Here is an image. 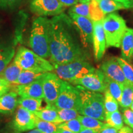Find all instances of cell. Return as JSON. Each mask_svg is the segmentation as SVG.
<instances>
[{"instance_id":"4fadbf2b","label":"cell","mask_w":133,"mask_h":133,"mask_svg":"<svg viewBox=\"0 0 133 133\" xmlns=\"http://www.w3.org/2000/svg\"><path fill=\"white\" fill-rule=\"evenodd\" d=\"M92 46L95 59L97 61H100L104 56L107 48L102 21L93 22Z\"/></svg>"},{"instance_id":"2e32d148","label":"cell","mask_w":133,"mask_h":133,"mask_svg":"<svg viewBox=\"0 0 133 133\" xmlns=\"http://www.w3.org/2000/svg\"><path fill=\"white\" fill-rule=\"evenodd\" d=\"M18 94L14 91H10L0 97V114L10 115L18 106Z\"/></svg>"},{"instance_id":"ffe728a7","label":"cell","mask_w":133,"mask_h":133,"mask_svg":"<svg viewBox=\"0 0 133 133\" xmlns=\"http://www.w3.org/2000/svg\"><path fill=\"white\" fill-rule=\"evenodd\" d=\"M23 69L13 61L4 69L0 76L9 82L11 84H15Z\"/></svg>"},{"instance_id":"d590c367","label":"cell","mask_w":133,"mask_h":133,"mask_svg":"<svg viewBox=\"0 0 133 133\" xmlns=\"http://www.w3.org/2000/svg\"><path fill=\"white\" fill-rule=\"evenodd\" d=\"M24 0H0V9H11L21 4Z\"/></svg>"},{"instance_id":"f546056e","label":"cell","mask_w":133,"mask_h":133,"mask_svg":"<svg viewBox=\"0 0 133 133\" xmlns=\"http://www.w3.org/2000/svg\"><path fill=\"white\" fill-rule=\"evenodd\" d=\"M115 59L120 65L126 80L133 84V66L123 58L117 57Z\"/></svg>"},{"instance_id":"f1b7e54d","label":"cell","mask_w":133,"mask_h":133,"mask_svg":"<svg viewBox=\"0 0 133 133\" xmlns=\"http://www.w3.org/2000/svg\"><path fill=\"white\" fill-rule=\"evenodd\" d=\"M104 104L105 114L118 110V102L106 89L104 92Z\"/></svg>"},{"instance_id":"7402d4cb","label":"cell","mask_w":133,"mask_h":133,"mask_svg":"<svg viewBox=\"0 0 133 133\" xmlns=\"http://www.w3.org/2000/svg\"><path fill=\"white\" fill-rule=\"evenodd\" d=\"M44 74L45 73H38L23 70L14 84L23 85V84H30L35 81L41 79L44 76Z\"/></svg>"},{"instance_id":"4dcf8cb0","label":"cell","mask_w":133,"mask_h":133,"mask_svg":"<svg viewBox=\"0 0 133 133\" xmlns=\"http://www.w3.org/2000/svg\"><path fill=\"white\" fill-rule=\"evenodd\" d=\"M56 110L61 123L76 119L79 115L77 110L74 109H59L56 107Z\"/></svg>"},{"instance_id":"5bb4252c","label":"cell","mask_w":133,"mask_h":133,"mask_svg":"<svg viewBox=\"0 0 133 133\" xmlns=\"http://www.w3.org/2000/svg\"><path fill=\"white\" fill-rule=\"evenodd\" d=\"M101 70L107 78L120 83L123 85L129 83L124 77L122 69L115 57L111 58L103 62L101 66Z\"/></svg>"},{"instance_id":"8d00e7d4","label":"cell","mask_w":133,"mask_h":133,"mask_svg":"<svg viewBox=\"0 0 133 133\" xmlns=\"http://www.w3.org/2000/svg\"><path fill=\"white\" fill-rule=\"evenodd\" d=\"M11 84H12L0 76V97L9 92L11 88Z\"/></svg>"},{"instance_id":"277c9868","label":"cell","mask_w":133,"mask_h":133,"mask_svg":"<svg viewBox=\"0 0 133 133\" xmlns=\"http://www.w3.org/2000/svg\"><path fill=\"white\" fill-rule=\"evenodd\" d=\"M14 61L25 70L38 73L51 72L54 70V66L50 61L24 46L18 48Z\"/></svg>"},{"instance_id":"7bdbcfd3","label":"cell","mask_w":133,"mask_h":133,"mask_svg":"<svg viewBox=\"0 0 133 133\" xmlns=\"http://www.w3.org/2000/svg\"><path fill=\"white\" fill-rule=\"evenodd\" d=\"M14 133H22V132H15ZM26 133H43V132H41V131H40L39 130H38V129L35 128V129H32V130H31V131H28V132H26Z\"/></svg>"},{"instance_id":"ba28073f","label":"cell","mask_w":133,"mask_h":133,"mask_svg":"<svg viewBox=\"0 0 133 133\" xmlns=\"http://www.w3.org/2000/svg\"><path fill=\"white\" fill-rule=\"evenodd\" d=\"M69 14L78 33L83 48L89 49L92 44L93 22L90 19L74 13L69 12Z\"/></svg>"},{"instance_id":"d6a6232c","label":"cell","mask_w":133,"mask_h":133,"mask_svg":"<svg viewBox=\"0 0 133 133\" xmlns=\"http://www.w3.org/2000/svg\"><path fill=\"white\" fill-rule=\"evenodd\" d=\"M58 128L65 129L74 133H79L84 128L78 118L61 123L58 124Z\"/></svg>"},{"instance_id":"f6af8a7d","label":"cell","mask_w":133,"mask_h":133,"mask_svg":"<svg viewBox=\"0 0 133 133\" xmlns=\"http://www.w3.org/2000/svg\"><path fill=\"white\" fill-rule=\"evenodd\" d=\"M79 3H87L90 1V0H78Z\"/></svg>"},{"instance_id":"8992f818","label":"cell","mask_w":133,"mask_h":133,"mask_svg":"<svg viewBox=\"0 0 133 133\" xmlns=\"http://www.w3.org/2000/svg\"><path fill=\"white\" fill-rule=\"evenodd\" d=\"M54 73L62 80L72 83L88 74H92L95 68L86 61H77L62 65H52Z\"/></svg>"},{"instance_id":"9a60e30c","label":"cell","mask_w":133,"mask_h":133,"mask_svg":"<svg viewBox=\"0 0 133 133\" xmlns=\"http://www.w3.org/2000/svg\"><path fill=\"white\" fill-rule=\"evenodd\" d=\"M14 91L20 97L44 99L41 79L30 84L17 85L14 87Z\"/></svg>"},{"instance_id":"bcb514c9","label":"cell","mask_w":133,"mask_h":133,"mask_svg":"<svg viewBox=\"0 0 133 133\" xmlns=\"http://www.w3.org/2000/svg\"><path fill=\"white\" fill-rule=\"evenodd\" d=\"M130 108H131V110L133 111V101H132V104H131V106H130Z\"/></svg>"},{"instance_id":"9c48e42d","label":"cell","mask_w":133,"mask_h":133,"mask_svg":"<svg viewBox=\"0 0 133 133\" xmlns=\"http://www.w3.org/2000/svg\"><path fill=\"white\" fill-rule=\"evenodd\" d=\"M62 79L55 73L46 72L41 78L44 99L46 104L54 105L59 96Z\"/></svg>"},{"instance_id":"484cf974","label":"cell","mask_w":133,"mask_h":133,"mask_svg":"<svg viewBox=\"0 0 133 133\" xmlns=\"http://www.w3.org/2000/svg\"><path fill=\"white\" fill-rule=\"evenodd\" d=\"M105 120L107 124L115 128L117 130H119L123 127V118L122 114L119 110L105 114Z\"/></svg>"},{"instance_id":"cb8c5ba5","label":"cell","mask_w":133,"mask_h":133,"mask_svg":"<svg viewBox=\"0 0 133 133\" xmlns=\"http://www.w3.org/2000/svg\"><path fill=\"white\" fill-rule=\"evenodd\" d=\"M77 118L80 121L84 128L92 129L98 131L102 128L105 124L99 119L84 115H79Z\"/></svg>"},{"instance_id":"e575fe53","label":"cell","mask_w":133,"mask_h":133,"mask_svg":"<svg viewBox=\"0 0 133 133\" xmlns=\"http://www.w3.org/2000/svg\"><path fill=\"white\" fill-rule=\"evenodd\" d=\"M122 112L124 123L133 129V111L128 108H122Z\"/></svg>"},{"instance_id":"ac0fdd59","label":"cell","mask_w":133,"mask_h":133,"mask_svg":"<svg viewBox=\"0 0 133 133\" xmlns=\"http://www.w3.org/2000/svg\"><path fill=\"white\" fill-rule=\"evenodd\" d=\"M34 114L41 120L57 124L61 123L56 110V107L54 105L46 104L45 107L42 108L40 110L35 112Z\"/></svg>"},{"instance_id":"44dd1931","label":"cell","mask_w":133,"mask_h":133,"mask_svg":"<svg viewBox=\"0 0 133 133\" xmlns=\"http://www.w3.org/2000/svg\"><path fill=\"white\" fill-rule=\"evenodd\" d=\"M42 99L20 97L18 100V105L34 114L42 109Z\"/></svg>"},{"instance_id":"603a6c76","label":"cell","mask_w":133,"mask_h":133,"mask_svg":"<svg viewBox=\"0 0 133 133\" xmlns=\"http://www.w3.org/2000/svg\"><path fill=\"white\" fill-rule=\"evenodd\" d=\"M133 101V84L131 83L124 84L119 104L122 108L130 107Z\"/></svg>"},{"instance_id":"b9f144b4","label":"cell","mask_w":133,"mask_h":133,"mask_svg":"<svg viewBox=\"0 0 133 133\" xmlns=\"http://www.w3.org/2000/svg\"><path fill=\"white\" fill-rule=\"evenodd\" d=\"M99 131L94 130L92 129H88V128H83L79 133H98Z\"/></svg>"},{"instance_id":"ab89813d","label":"cell","mask_w":133,"mask_h":133,"mask_svg":"<svg viewBox=\"0 0 133 133\" xmlns=\"http://www.w3.org/2000/svg\"><path fill=\"white\" fill-rule=\"evenodd\" d=\"M123 4L126 8V9L133 8V0H114Z\"/></svg>"},{"instance_id":"7c38bea8","label":"cell","mask_w":133,"mask_h":133,"mask_svg":"<svg viewBox=\"0 0 133 133\" xmlns=\"http://www.w3.org/2000/svg\"><path fill=\"white\" fill-rule=\"evenodd\" d=\"M104 73L101 70H96L92 74H88L71 83L72 85L81 86L89 91L102 93L107 89Z\"/></svg>"},{"instance_id":"836d02e7","label":"cell","mask_w":133,"mask_h":133,"mask_svg":"<svg viewBox=\"0 0 133 133\" xmlns=\"http://www.w3.org/2000/svg\"><path fill=\"white\" fill-rule=\"evenodd\" d=\"M69 12L74 13L78 16L85 17L88 19H90L89 14V1L87 3H78L77 4L71 6Z\"/></svg>"},{"instance_id":"74e56055","label":"cell","mask_w":133,"mask_h":133,"mask_svg":"<svg viewBox=\"0 0 133 133\" xmlns=\"http://www.w3.org/2000/svg\"><path fill=\"white\" fill-rule=\"evenodd\" d=\"M98 133H118V131L115 128L112 127L106 123L104 124V125L100 129Z\"/></svg>"},{"instance_id":"7dc6e473","label":"cell","mask_w":133,"mask_h":133,"mask_svg":"<svg viewBox=\"0 0 133 133\" xmlns=\"http://www.w3.org/2000/svg\"><path fill=\"white\" fill-rule=\"evenodd\" d=\"M96 1H97V2H98V3H99V2H100V1H102V0H96Z\"/></svg>"},{"instance_id":"7a4b0ae2","label":"cell","mask_w":133,"mask_h":133,"mask_svg":"<svg viewBox=\"0 0 133 133\" xmlns=\"http://www.w3.org/2000/svg\"><path fill=\"white\" fill-rule=\"evenodd\" d=\"M49 26V19L45 17H38L33 20L29 37L31 50L45 59L50 58Z\"/></svg>"},{"instance_id":"e0dca14e","label":"cell","mask_w":133,"mask_h":133,"mask_svg":"<svg viewBox=\"0 0 133 133\" xmlns=\"http://www.w3.org/2000/svg\"><path fill=\"white\" fill-rule=\"evenodd\" d=\"M121 57L130 61L133 56V29L127 28L121 39Z\"/></svg>"},{"instance_id":"3957f363","label":"cell","mask_w":133,"mask_h":133,"mask_svg":"<svg viewBox=\"0 0 133 133\" xmlns=\"http://www.w3.org/2000/svg\"><path fill=\"white\" fill-rule=\"evenodd\" d=\"M79 91V105L78 112L82 115L104 121L105 113L104 97L100 92L89 91L81 86H76Z\"/></svg>"},{"instance_id":"f35d334b","label":"cell","mask_w":133,"mask_h":133,"mask_svg":"<svg viewBox=\"0 0 133 133\" xmlns=\"http://www.w3.org/2000/svg\"><path fill=\"white\" fill-rule=\"evenodd\" d=\"M64 7H71L79 3L78 0H58Z\"/></svg>"},{"instance_id":"30bf717a","label":"cell","mask_w":133,"mask_h":133,"mask_svg":"<svg viewBox=\"0 0 133 133\" xmlns=\"http://www.w3.org/2000/svg\"><path fill=\"white\" fill-rule=\"evenodd\" d=\"M64 8L58 0H31L30 4V11L39 17L59 16Z\"/></svg>"},{"instance_id":"d4e9b609","label":"cell","mask_w":133,"mask_h":133,"mask_svg":"<svg viewBox=\"0 0 133 133\" xmlns=\"http://www.w3.org/2000/svg\"><path fill=\"white\" fill-rule=\"evenodd\" d=\"M99 6L105 14H110L118 10L126 9L123 4L114 0H102L99 3Z\"/></svg>"},{"instance_id":"4316f807","label":"cell","mask_w":133,"mask_h":133,"mask_svg":"<svg viewBox=\"0 0 133 133\" xmlns=\"http://www.w3.org/2000/svg\"><path fill=\"white\" fill-rule=\"evenodd\" d=\"M105 81L107 85V90L109 91L111 95L117 101L119 104L121 100L123 85L112 79L107 78V77L105 78Z\"/></svg>"},{"instance_id":"5b68a950","label":"cell","mask_w":133,"mask_h":133,"mask_svg":"<svg viewBox=\"0 0 133 133\" xmlns=\"http://www.w3.org/2000/svg\"><path fill=\"white\" fill-rule=\"evenodd\" d=\"M106 40V48L121 46V39L127 29L126 21L116 12L109 14L102 21Z\"/></svg>"},{"instance_id":"60d3db41","label":"cell","mask_w":133,"mask_h":133,"mask_svg":"<svg viewBox=\"0 0 133 133\" xmlns=\"http://www.w3.org/2000/svg\"><path fill=\"white\" fill-rule=\"evenodd\" d=\"M118 133H133V130L129 126H123L119 129Z\"/></svg>"},{"instance_id":"83f0119b","label":"cell","mask_w":133,"mask_h":133,"mask_svg":"<svg viewBox=\"0 0 133 133\" xmlns=\"http://www.w3.org/2000/svg\"><path fill=\"white\" fill-rule=\"evenodd\" d=\"M89 14L90 19L92 22L102 21L105 17V14L99 8V3L96 0H90L89 1Z\"/></svg>"},{"instance_id":"ee69618b","label":"cell","mask_w":133,"mask_h":133,"mask_svg":"<svg viewBox=\"0 0 133 133\" xmlns=\"http://www.w3.org/2000/svg\"><path fill=\"white\" fill-rule=\"evenodd\" d=\"M57 133H74V132H71V131H70L65 130V129L58 128Z\"/></svg>"},{"instance_id":"52a82bcc","label":"cell","mask_w":133,"mask_h":133,"mask_svg":"<svg viewBox=\"0 0 133 133\" xmlns=\"http://www.w3.org/2000/svg\"><path fill=\"white\" fill-rule=\"evenodd\" d=\"M79 91L76 87L67 81L62 80L61 89L54 105L59 109H78Z\"/></svg>"},{"instance_id":"6da1fadb","label":"cell","mask_w":133,"mask_h":133,"mask_svg":"<svg viewBox=\"0 0 133 133\" xmlns=\"http://www.w3.org/2000/svg\"><path fill=\"white\" fill-rule=\"evenodd\" d=\"M49 20L50 62L62 65L87 60L88 54L71 18L61 14Z\"/></svg>"},{"instance_id":"8fae6325","label":"cell","mask_w":133,"mask_h":133,"mask_svg":"<svg viewBox=\"0 0 133 133\" xmlns=\"http://www.w3.org/2000/svg\"><path fill=\"white\" fill-rule=\"evenodd\" d=\"M36 118L37 116L34 114L19 106L10 125L16 132L29 131L36 128Z\"/></svg>"},{"instance_id":"1f68e13d","label":"cell","mask_w":133,"mask_h":133,"mask_svg":"<svg viewBox=\"0 0 133 133\" xmlns=\"http://www.w3.org/2000/svg\"><path fill=\"white\" fill-rule=\"evenodd\" d=\"M36 128L43 133H57L58 124L41 120L37 117Z\"/></svg>"},{"instance_id":"d6986e66","label":"cell","mask_w":133,"mask_h":133,"mask_svg":"<svg viewBox=\"0 0 133 133\" xmlns=\"http://www.w3.org/2000/svg\"><path fill=\"white\" fill-rule=\"evenodd\" d=\"M16 54L13 46L0 43V75L11 62Z\"/></svg>"}]
</instances>
